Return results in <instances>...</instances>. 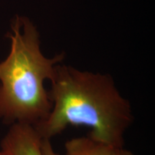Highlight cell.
<instances>
[{
	"mask_svg": "<svg viewBox=\"0 0 155 155\" xmlns=\"http://www.w3.org/2000/svg\"><path fill=\"white\" fill-rule=\"evenodd\" d=\"M42 139L34 126L15 123L4 138L2 147L8 155H42Z\"/></svg>",
	"mask_w": 155,
	"mask_h": 155,
	"instance_id": "3",
	"label": "cell"
},
{
	"mask_svg": "<svg viewBox=\"0 0 155 155\" xmlns=\"http://www.w3.org/2000/svg\"><path fill=\"white\" fill-rule=\"evenodd\" d=\"M50 81L53 107L48 117L34 127L42 139L50 140L69 126H83L91 128V138L124 147L132 112L109 75L57 65Z\"/></svg>",
	"mask_w": 155,
	"mask_h": 155,
	"instance_id": "1",
	"label": "cell"
},
{
	"mask_svg": "<svg viewBox=\"0 0 155 155\" xmlns=\"http://www.w3.org/2000/svg\"><path fill=\"white\" fill-rule=\"evenodd\" d=\"M12 30L10 53L0 63V118L35 127L53 107L44 83L51 80L63 55L45 57L38 31L28 19L17 17Z\"/></svg>",
	"mask_w": 155,
	"mask_h": 155,
	"instance_id": "2",
	"label": "cell"
},
{
	"mask_svg": "<svg viewBox=\"0 0 155 155\" xmlns=\"http://www.w3.org/2000/svg\"><path fill=\"white\" fill-rule=\"evenodd\" d=\"M65 147V155H134L124 147L97 141L88 136L71 139Z\"/></svg>",
	"mask_w": 155,
	"mask_h": 155,
	"instance_id": "4",
	"label": "cell"
},
{
	"mask_svg": "<svg viewBox=\"0 0 155 155\" xmlns=\"http://www.w3.org/2000/svg\"><path fill=\"white\" fill-rule=\"evenodd\" d=\"M0 155H8V154L4 152V151H2V152H0Z\"/></svg>",
	"mask_w": 155,
	"mask_h": 155,
	"instance_id": "6",
	"label": "cell"
},
{
	"mask_svg": "<svg viewBox=\"0 0 155 155\" xmlns=\"http://www.w3.org/2000/svg\"><path fill=\"white\" fill-rule=\"evenodd\" d=\"M42 155H59L53 150L50 140L48 139H42L41 142Z\"/></svg>",
	"mask_w": 155,
	"mask_h": 155,
	"instance_id": "5",
	"label": "cell"
}]
</instances>
